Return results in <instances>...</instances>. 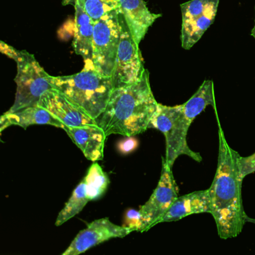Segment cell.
I'll use <instances>...</instances> for the list:
<instances>
[{"label": "cell", "mask_w": 255, "mask_h": 255, "mask_svg": "<svg viewBox=\"0 0 255 255\" xmlns=\"http://www.w3.org/2000/svg\"><path fill=\"white\" fill-rule=\"evenodd\" d=\"M219 156L217 168L211 186L209 188L211 215L222 240L238 237L246 223L247 215L243 207L242 186L243 177L240 174L238 152L230 147L218 117Z\"/></svg>", "instance_id": "cell-1"}, {"label": "cell", "mask_w": 255, "mask_h": 255, "mask_svg": "<svg viewBox=\"0 0 255 255\" xmlns=\"http://www.w3.org/2000/svg\"><path fill=\"white\" fill-rule=\"evenodd\" d=\"M149 75L145 70L136 83L113 91L105 110L95 120L107 137L113 134L133 137L149 129L159 104L153 96Z\"/></svg>", "instance_id": "cell-2"}, {"label": "cell", "mask_w": 255, "mask_h": 255, "mask_svg": "<svg viewBox=\"0 0 255 255\" xmlns=\"http://www.w3.org/2000/svg\"><path fill=\"white\" fill-rule=\"evenodd\" d=\"M53 89L96 120L105 110L112 92L113 79L94 70H85L69 76H50Z\"/></svg>", "instance_id": "cell-3"}, {"label": "cell", "mask_w": 255, "mask_h": 255, "mask_svg": "<svg viewBox=\"0 0 255 255\" xmlns=\"http://www.w3.org/2000/svg\"><path fill=\"white\" fill-rule=\"evenodd\" d=\"M0 50L17 64L15 101L8 112H15L26 107L38 106L42 95L52 90L49 75L35 56L26 50L14 48L7 43L0 42Z\"/></svg>", "instance_id": "cell-4"}, {"label": "cell", "mask_w": 255, "mask_h": 255, "mask_svg": "<svg viewBox=\"0 0 255 255\" xmlns=\"http://www.w3.org/2000/svg\"><path fill=\"white\" fill-rule=\"evenodd\" d=\"M190 126L185 116L183 104L173 107L159 104L149 129H158L165 135V160L171 168L181 155H186L198 162L202 161L201 154L193 151L188 145V131Z\"/></svg>", "instance_id": "cell-5"}, {"label": "cell", "mask_w": 255, "mask_h": 255, "mask_svg": "<svg viewBox=\"0 0 255 255\" xmlns=\"http://www.w3.org/2000/svg\"><path fill=\"white\" fill-rule=\"evenodd\" d=\"M120 41L121 24L117 10L95 23L93 63L95 71L113 77Z\"/></svg>", "instance_id": "cell-6"}, {"label": "cell", "mask_w": 255, "mask_h": 255, "mask_svg": "<svg viewBox=\"0 0 255 255\" xmlns=\"http://www.w3.org/2000/svg\"><path fill=\"white\" fill-rule=\"evenodd\" d=\"M121 24V41L113 72L115 89L125 87L141 80L145 71L142 56L137 43L131 33L125 17L119 11Z\"/></svg>", "instance_id": "cell-7"}, {"label": "cell", "mask_w": 255, "mask_h": 255, "mask_svg": "<svg viewBox=\"0 0 255 255\" xmlns=\"http://www.w3.org/2000/svg\"><path fill=\"white\" fill-rule=\"evenodd\" d=\"M220 0H190L180 5L181 45L190 50L214 23Z\"/></svg>", "instance_id": "cell-8"}, {"label": "cell", "mask_w": 255, "mask_h": 255, "mask_svg": "<svg viewBox=\"0 0 255 255\" xmlns=\"http://www.w3.org/2000/svg\"><path fill=\"white\" fill-rule=\"evenodd\" d=\"M178 197L177 183L172 168L162 158V168L159 183L148 201L139 209L141 232H145L160 222L168 209Z\"/></svg>", "instance_id": "cell-9"}, {"label": "cell", "mask_w": 255, "mask_h": 255, "mask_svg": "<svg viewBox=\"0 0 255 255\" xmlns=\"http://www.w3.org/2000/svg\"><path fill=\"white\" fill-rule=\"evenodd\" d=\"M132 233L126 227L113 224L108 218L97 219L82 230L62 255H78L113 238H124Z\"/></svg>", "instance_id": "cell-10"}, {"label": "cell", "mask_w": 255, "mask_h": 255, "mask_svg": "<svg viewBox=\"0 0 255 255\" xmlns=\"http://www.w3.org/2000/svg\"><path fill=\"white\" fill-rule=\"evenodd\" d=\"M38 106L45 109L65 126L69 128L98 125L95 119L55 89L44 93L38 101Z\"/></svg>", "instance_id": "cell-11"}, {"label": "cell", "mask_w": 255, "mask_h": 255, "mask_svg": "<svg viewBox=\"0 0 255 255\" xmlns=\"http://www.w3.org/2000/svg\"><path fill=\"white\" fill-rule=\"evenodd\" d=\"M75 26L73 47L84 60L85 70H94L93 41L95 23L78 0L76 2Z\"/></svg>", "instance_id": "cell-12"}, {"label": "cell", "mask_w": 255, "mask_h": 255, "mask_svg": "<svg viewBox=\"0 0 255 255\" xmlns=\"http://www.w3.org/2000/svg\"><path fill=\"white\" fill-rule=\"evenodd\" d=\"M118 11L125 17L138 44L145 37L149 28L162 14L150 12L144 0H119Z\"/></svg>", "instance_id": "cell-13"}, {"label": "cell", "mask_w": 255, "mask_h": 255, "mask_svg": "<svg viewBox=\"0 0 255 255\" xmlns=\"http://www.w3.org/2000/svg\"><path fill=\"white\" fill-rule=\"evenodd\" d=\"M63 129L82 150L86 159L93 162L104 159V145L107 136L102 128L98 125H88L79 128L65 126Z\"/></svg>", "instance_id": "cell-14"}, {"label": "cell", "mask_w": 255, "mask_h": 255, "mask_svg": "<svg viewBox=\"0 0 255 255\" xmlns=\"http://www.w3.org/2000/svg\"><path fill=\"white\" fill-rule=\"evenodd\" d=\"M211 212L209 189L196 191L177 197L159 223L176 222L190 215L200 213L211 214Z\"/></svg>", "instance_id": "cell-15"}, {"label": "cell", "mask_w": 255, "mask_h": 255, "mask_svg": "<svg viewBox=\"0 0 255 255\" xmlns=\"http://www.w3.org/2000/svg\"><path fill=\"white\" fill-rule=\"evenodd\" d=\"M51 125L63 129L65 125L42 107H26L15 112H5L0 119V131L11 126H19L26 129L32 125Z\"/></svg>", "instance_id": "cell-16"}, {"label": "cell", "mask_w": 255, "mask_h": 255, "mask_svg": "<svg viewBox=\"0 0 255 255\" xmlns=\"http://www.w3.org/2000/svg\"><path fill=\"white\" fill-rule=\"evenodd\" d=\"M208 106H212L216 109L213 82L206 80L192 98L183 104L185 116L189 125H192L194 120Z\"/></svg>", "instance_id": "cell-17"}, {"label": "cell", "mask_w": 255, "mask_h": 255, "mask_svg": "<svg viewBox=\"0 0 255 255\" xmlns=\"http://www.w3.org/2000/svg\"><path fill=\"white\" fill-rule=\"evenodd\" d=\"M89 201H91L90 192L87 184L83 180L74 189L71 198L65 204V207L58 215L55 224L56 226H61L76 215L79 214Z\"/></svg>", "instance_id": "cell-18"}, {"label": "cell", "mask_w": 255, "mask_h": 255, "mask_svg": "<svg viewBox=\"0 0 255 255\" xmlns=\"http://www.w3.org/2000/svg\"><path fill=\"white\" fill-rule=\"evenodd\" d=\"M83 180L87 184L90 192L91 201L99 199L104 195L110 183L107 174L96 162L89 168Z\"/></svg>", "instance_id": "cell-19"}, {"label": "cell", "mask_w": 255, "mask_h": 255, "mask_svg": "<svg viewBox=\"0 0 255 255\" xmlns=\"http://www.w3.org/2000/svg\"><path fill=\"white\" fill-rule=\"evenodd\" d=\"M94 23L119 10V0H78Z\"/></svg>", "instance_id": "cell-20"}, {"label": "cell", "mask_w": 255, "mask_h": 255, "mask_svg": "<svg viewBox=\"0 0 255 255\" xmlns=\"http://www.w3.org/2000/svg\"><path fill=\"white\" fill-rule=\"evenodd\" d=\"M123 226L129 228L131 231L141 232V219L139 210H129L125 216V223Z\"/></svg>", "instance_id": "cell-21"}, {"label": "cell", "mask_w": 255, "mask_h": 255, "mask_svg": "<svg viewBox=\"0 0 255 255\" xmlns=\"http://www.w3.org/2000/svg\"><path fill=\"white\" fill-rule=\"evenodd\" d=\"M239 168L240 174L243 178L255 172V153L251 156L243 157L240 156L238 158Z\"/></svg>", "instance_id": "cell-22"}, {"label": "cell", "mask_w": 255, "mask_h": 255, "mask_svg": "<svg viewBox=\"0 0 255 255\" xmlns=\"http://www.w3.org/2000/svg\"><path fill=\"white\" fill-rule=\"evenodd\" d=\"M128 139L124 140L119 144V150L122 153H128L132 151L138 145L136 140L132 137H128Z\"/></svg>", "instance_id": "cell-23"}, {"label": "cell", "mask_w": 255, "mask_h": 255, "mask_svg": "<svg viewBox=\"0 0 255 255\" xmlns=\"http://www.w3.org/2000/svg\"><path fill=\"white\" fill-rule=\"evenodd\" d=\"M77 0H63V1H62V5H73L74 6V5H76V2H77Z\"/></svg>", "instance_id": "cell-24"}, {"label": "cell", "mask_w": 255, "mask_h": 255, "mask_svg": "<svg viewBox=\"0 0 255 255\" xmlns=\"http://www.w3.org/2000/svg\"><path fill=\"white\" fill-rule=\"evenodd\" d=\"M251 35H252L253 38H255V25H254V27L252 28V32H251Z\"/></svg>", "instance_id": "cell-25"}, {"label": "cell", "mask_w": 255, "mask_h": 255, "mask_svg": "<svg viewBox=\"0 0 255 255\" xmlns=\"http://www.w3.org/2000/svg\"><path fill=\"white\" fill-rule=\"evenodd\" d=\"M252 222V223H255V219H252V218L249 217V216H247V219H246V222Z\"/></svg>", "instance_id": "cell-26"}]
</instances>
